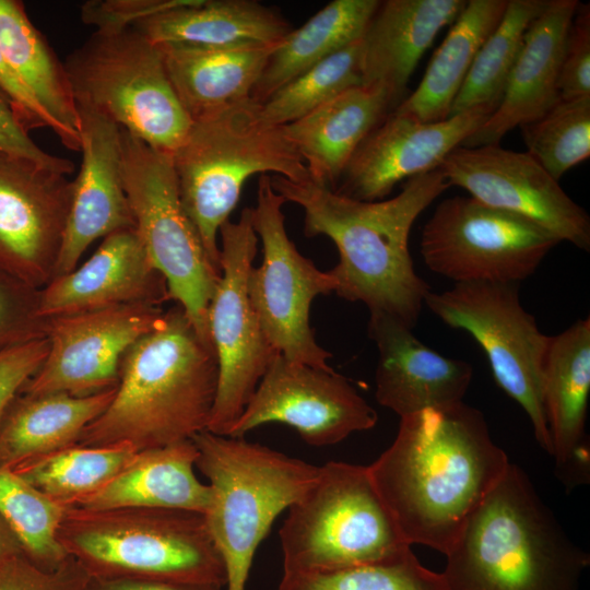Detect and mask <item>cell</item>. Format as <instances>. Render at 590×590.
<instances>
[{"mask_svg": "<svg viewBox=\"0 0 590 590\" xmlns=\"http://www.w3.org/2000/svg\"><path fill=\"white\" fill-rule=\"evenodd\" d=\"M219 380L212 342L175 304L123 355L115 396L76 445L128 444L141 451L205 430Z\"/></svg>", "mask_w": 590, "mask_h": 590, "instance_id": "3", "label": "cell"}, {"mask_svg": "<svg viewBox=\"0 0 590 590\" xmlns=\"http://www.w3.org/2000/svg\"><path fill=\"white\" fill-rule=\"evenodd\" d=\"M465 2L380 1L361 38L362 84L384 87L396 108L422 56L439 31L457 19Z\"/></svg>", "mask_w": 590, "mask_h": 590, "instance_id": "25", "label": "cell"}, {"mask_svg": "<svg viewBox=\"0 0 590 590\" xmlns=\"http://www.w3.org/2000/svg\"><path fill=\"white\" fill-rule=\"evenodd\" d=\"M378 0H334L292 30L272 50L251 98L264 102L278 88L331 55L358 42Z\"/></svg>", "mask_w": 590, "mask_h": 590, "instance_id": "33", "label": "cell"}, {"mask_svg": "<svg viewBox=\"0 0 590 590\" xmlns=\"http://www.w3.org/2000/svg\"><path fill=\"white\" fill-rule=\"evenodd\" d=\"M509 463L482 412L461 401L401 417L367 467L404 540L446 555Z\"/></svg>", "mask_w": 590, "mask_h": 590, "instance_id": "1", "label": "cell"}, {"mask_svg": "<svg viewBox=\"0 0 590 590\" xmlns=\"http://www.w3.org/2000/svg\"><path fill=\"white\" fill-rule=\"evenodd\" d=\"M88 574L68 556L60 566L45 570L24 555L0 567V590H86Z\"/></svg>", "mask_w": 590, "mask_h": 590, "instance_id": "42", "label": "cell"}, {"mask_svg": "<svg viewBox=\"0 0 590 590\" xmlns=\"http://www.w3.org/2000/svg\"><path fill=\"white\" fill-rule=\"evenodd\" d=\"M494 110L483 105L434 122L390 111L358 145L333 190L361 201L384 200L402 180L439 168Z\"/></svg>", "mask_w": 590, "mask_h": 590, "instance_id": "19", "label": "cell"}, {"mask_svg": "<svg viewBox=\"0 0 590 590\" xmlns=\"http://www.w3.org/2000/svg\"><path fill=\"white\" fill-rule=\"evenodd\" d=\"M508 0H469L434 52L424 76L392 111L422 122L447 119L477 51L498 25Z\"/></svg>", "mask_w": 590, "mask_h": 590, "instance_id": "32", "label": "cell"}, {"mask_svg": "<svg viewBox=\"0 0 590 590\" xmlns=\"http://www.w3.org/2000/svg\"><path fill=\"white\" fill-rule=\"evenodd\" d=\"M450 590H578L589 554L509 463L446 554Z\"/></svg>", "mask_w": 590, "mask_h": 590, "instance_id": "4", "label": "cell"}, {"mask_svg": "<svg viewBox=\"0 0 590 590\" xmlns=\"http://www.w3.org/2000/svg\"><path fill=\"white\" fill-rule=\"evenodd\" d=\"M559 243L527 219L456 196L437 205L420 249L430 271L455 283L518 284Z\"/></svg>", "mask_w": 590, "mask_h": 590, "instance_id": "12", "label": "cell"}, {"mask_svg": "<svg viewBox=\"0 0 590 590\" xmlns=\"http://www.w3.org/2000/svg\"><path fill=\"white\" fill-rule=\"evenodd\" d=\"M450 186L531 221L559 241L589 251L590 219L532 156L499 144L457 146L439 167Z\"/></svg>", "mask_w": 590, "mask_h": 590, "instance_id": "17", "label": "cell"}, {"mask_svg": "<svg viewBox=\"0 0 590 590\" xmlns=\"http://www.w3.org/2000/svg\"><path fill=\"white\" fill-rule=\"evenodd\" d=\"M164 276L151 262L134 228L113 233L94 253L38 292L44 320L130 304L168 302Z\"/></svg>", "mask_w": 590, "mask_h": 590, "instance_id": "21", "label": "cell"}, {"mask_svg": "<svg viewBox=\"0 0 590 590\" xmlns=\"http://www.w3.org/2000/svg\"><path fill=\"white\" fill-rule=\"evenodd\" d=\"M22 555L24 553L19 539L0 516V567Z\"/></svg>", "mask_w": 590, "mask_h": 590, "instance_id": "48", "label": "cell"}, {"mask_svg": "<svg viewBox=\"0 0 590 590\" xmlns=\"http://www.w3.org/2000/svg\"><path fill=\"white\" fill-rule=\"evenodd\" d=\"M560 99L590 96V7L579 3L566 37L559 75Z\"/></svg>", "mask_w": 590, "mask_h": 590, "instance_id": "41", "label": "cell"}, {"mask_svg": "<svg viewBox=\"0 0 590 590\" xmlns=\"http://www.w3.org/2000/svg\"><path fill=\"white\" fill-rule=\"evenodd\" d=\"M0 154L26 158L67 176L72 174L74 169L70 160L49 154L37 145L1 86Z\"/></svg>", "mask_w": 590, "mask_h": 590, "instance_id": "43", "label": "cell"}, {"mask_svg": "<svg viewBox=\"0 0 590 590\" xmlns=\"http://www.w3.org/2000/svg\"><path fill=\"white\" fill-rule=\"evenodd\" d=\"M278 590H450L411 547L378 563L319 573H283Z\"/></svg>", "mask_w": 590, "mask_h": 590, "instance_id": "39", "label": "cell"}, {"mask_svg": "<svg viewBox=\"0 0 590 590\" xmlns=\"http://www.w3.org/2000/svg\"><path fill=\"white\" fill-rule=\"evenodd\" d=\"M132 28L157 46L190 49L276 47L292 31L276 9L253 0H182Z\"/></svg>", "mask_w": 590, "mask_h": 590, "instance_id": "26", "label": "cell"}, {"mask_svg": "<svg viewBox=\"0 0 590 590\" xmlns=\"http://www.w3.org/2000/svg\"><path fill=\"white\" fill-rule=\"evenodd\" d=\"M0 86L10 97L16 113L30 131L37 128H48L58 137L59 130L57 125L14 73L1 49Z\"/></svg>", "mask_w": 590, "mask_h": 590, "instance_id": "46", "label": "cell"}, {"mask_svg": "<svg viewBox=\"0 0 590 590\" xmlns=\"http://www.w3.org/2000/svg\"><path fill=\"white\" fill-rule=\"evenodd\" d=\"M72 190L67 175L0 154V271L36 290L54 279Z\"/></svg>", "mask_w": 590, "mask_h": 590, "instance_id": "18", "label": "cell"}, {"mask_svg": "<svg viewBox=\"0 0 590 590\" xmlns=\"http://www.w3.org/2000/svg\"><path fill=\"white\" fill-rule=\"evenodd\" d=\"M122 179L134 229L168 298L211 341L208 307L221 273L212 266L180 200L172 156L120 128ZM212 342V341H211Z\"/></svg>", "mask_w": 590, "mask_h": 590, "instance_id": "10", "label": "cell"}, {"mask_svg": "<svg viewBox=\"0 0 590 590\" xmlns=\"http://www.w3.org/2000/svg\"><path fill=\"white\" fill-rule=\"evenodd\" d=\"M164 312L130 304L47 319V356L21 393L85 397L116 388L123 355Z\"/></svg>", "mask_w": 590, "mask_h": 590, "instance_id": "15", "label": "cell"}, {"mask_svg": "<svg viewBox=\"0 0 590 590\" xmlns=\"http://www.w3.org/2000/svg\"><path fill=\"white\" fill-rule=\"evenodd\" d=\"M578 4L577 0H547L526 34L498 106L462 146L499 144L509 131L538 119L559 102L560 62Z\"/></svg>", "mask_w": 590, "mask_h": 590, "instance_id": "24", "label": "cell"}, {"mask_svg": "<svg viewBox=\"0 0 590 590\" xmlns=\"http://www.w3.org/2000/svg\"><path fill=\"white\" fill-rule=\"evenodd\" d=\"M158 47L169 80L191 120L250 99L275 48Z\"/></svg>", "mask_w": 590, "mask_h": 590, "instance_id": "31", "label": "cell"}, {"mask_svg": "<svg viewBox=\"0 0 590 590\" xmlns=\"http://www.w3.org/2000/svg\"><path fill=\"white\" fill-rule=\"evenodd\" d=\"M284 573H319L382 562L411 547L368 467L329 461L288 508L280 529Z\"/></svg>", "mask_w": 590, "mask_h": 590, "instance_id": "8", "label": "cell"}, {"mask_svg": "<svg viewBox=\"0 0 590 590\" xmlns=\"http://www.w3.org/2000/svg\"><path fill=\"white\" fill-rule=\"evenodd\" d=\"M58 541L91 578L226 583L203 514L72 506L66 509Z\"/></svg>", "mask_w": 590, "mask_h": 590, "instance_id": "5", "label": "cell"}, {"mask_svg": "<svg viewBox=\"0 0 590 590\" xmlns=\"http://www.w3.org/2000/svg\"><path fill=\"white\" fill-rule=\"evenodd\" d=\"M182 0H96L81 7L85 24L96 32H118L133 27L140 21L169 9Z\"/></svg>", "mask_w": 590, "mask_h": 590, "instance_id": "45", "label": "cell"}, {"mask_svg": "<svg viewBox=\"0 0 590 590\" xmlns=\"http://www.w3.org/2000/svg\"><path fill=\"white\" fill-rule=\"evenodd\" d=\"M0 49L27 91L57 125L62 145L80 152V116L64 64L20 1L0 0Z\"/></svg>", "mask_w": 590, "mask_h": 590, "instance_id": "30", "label": "cell"}, {"mask_svg": "<svg viewBox=\"0 0 590 590\" xmlns=\"http://www.w3.org/2000/svg\"><path fill=\"white\" fill-rule=\"evenodd\" d=\"M82 162L73 181L72 200L55 276L79 266L97 239L134 228L122 179L120 127L78 106Z\"/></svg>", "mask_w": 590, "mask_h": 590, "instance_id": "20", "label": "cell"}, {"mask_svg": "<svg viewBox=\"0 0 590 590\" xmlns=\"http://www.w3.org/2000/svg\"><path fill=\"white\" fill-rule=\"evenodd\" d=\"M197 458L198 449L191 439L138 451L104 487L75 506L180 509L205 515L213 493L194 474Z\"/></svg>", "mask_w": 590, "mask_h": 590, "instance_id": "28", "label": "cell"}, {"mask_svg": "<svg viewBox=\"0 0 590 590\" xmlns=\"http://www.w3.org/2000/svg\"><path fill=\"white\" fill-rule=\"evenodd\" d=\"M217 583L180 582L149 579H99L91 578L86 590H222Z\"/></svg>", "mask_w": 590, "mask_h": 590, "instance_id": "47", "label": "cell"}, {"mask_svg": "<svg viewBox=\"0 0 590 590\" xmlns=\"http://www.w3.org/2000/svg\"><path fill=\"white\" fill-rule=\"evenodd\" d=\"M191 440L213 500L204 515L226 590H245L255 553L275 518L310 487L319 467L260 444L202 430Z\"/></svg>", "mask_w": 590, "mask_h": 590, "instance_id": "7", "label": "cell"}, {"mask_svg": "<svg viewBox=\"0 0 590 590\" xmlns=\"http://www.w3.org/2000/svg\"><path fill=\"white\" fill-rule=\"evenodd\" d=\"M66 509L14 471L0 469V516L19 539L24 556L42 569H56L68 557L58 541Z\"/></svg>", "mask_w": 590, "mask_h": 590, "instance_id": "36", "label": "cell"}, {"mask_svg": "<svg viewBox=\"0 0 590 590\" xmlns=\"http://www.w3.org/2000/svg\"><path fill=\"white\" fill-rule=\"evenodd\" d=\"M76 106L102 115L173 155L191 118L169 80L161 48L134 28L95 32L63 63Z\"/></svg>", "mask_w": 590, "mask_h": 590, "instance_id": "9", "label": "cell"}, {"mask_svg": "<svg viewBox=\"0 0 590 590\" xmlns=\"http://www.w3.org/2000/svg\"><path fill=\"white\" fill-rule=\"evenodd\" d=\"M368 335L376 343V399L400 418L426 409L463 401L473 369L422 343L398 319L371 312Z\"/></svg>", "mask_w": 590, "mask_h": 590, "instance_id": "22", "label": "cell"}, {"mask_svg": "<svg viewBox=\"0 0 590 590\" xmlns=\"http://www.w3.org/2000/svg\"><path fill=\"white\" fill-rule=\"evenodd\" d=\"M219 235L221 276L206 316L219 380L206 430L228 436L279 352L266 338L248 295L258 244L251 209L245 208L236 222H224Z\"/></svg>", "mask_w": 590, "mask_h": 590, "instance_id": "14", "label": "cell"}, {"mask_svg": "<svg viewBox=\"0 0 590 590\" xmlns=\"http://www.w3.org/2000/svg\"><path fill=\"white\" fill-rule=\"evenodd\" d=\"M273 189L304 211V234L323 235L337 246L329 270L334 293L389 315L413 329L429 285L416 273L409 237L417 216L449 187L440 168L410 178L393 198L361 201L314 181L275 175Z\"/></svg>", "mask_w": 590, "mask_h": 590, "instance_id": "2", "label": "cell"}, {"mask_svg": "<svg viewBox=\"0 0 590 590\" xmlns=\"http://www.w3.org/2000/svg\"><path fill=\"white\" fill-rule=\"evenodd\" d=\"M390 108L394 107L384 87L362 84L282 127L304 161L309 179L335 189L358 145Z\"/></svg>", "mask_w": 590, "mask_h": 590, "instance_id": "27", "label": "cell"}, {"mask_svg": "<svg viewBox=\"0 0 590 590\" xmlns=\"http://www.w3.org/2000/svg\"><path fill=\"white\" fill-rule=\"evenodd\" d=\"M172 160L184 209L220 273L219 232L247 179L272 172L296 182L309 180L283 127L263 122L252 98L193 119Z\"/></svg>", "mask_w": 590, "mask_h": 590, "instance_id": "6", "label": "cell"}, {"mask_svg": "<svg viewBox=\"0 0 590 590\" xmlns=\"http://www.w3.org/2000/svg\"><path fill=\"white\" fill-rule=\"evenodd\" d=\"M135 453L128 444L73 445L33 459L12 471L50 499L72 507L104 487Z\"/></svg>", "mask_w": 590, "mask_h": 590, "instance_id": "34", "label": "cell"}, {"mask_svg": "<svg viewBox=\"0 0 590 590\" xmlns=\"http://www.w3.org/2000/svg\"><path fill=\"white\" fill-rule=\"evenodd\" d=\"M378 415L345 377L275 355L228 437L283 423L310 446L335 445L373 428Z\"/></svg>", "mask_w": 590, "mask_h": 590, "instance_id": "16", "label": "cell"}, {"mask_svg": "<svg viewBox=\"0 0 590 590\" xmlns=\"http://www.w3.org/2000/svg\"><path fill=\"white\" fill-rule=\"evenodd\" d=\"M357 85H362L361 39L278 88L259 103V115L268 125L285 126Z\"/></svg>", "mask_w": 590, "mask_h": 590, "instance_id": "37", "label": "cell"}, {"mask_svg": "<svg viewBox=\"0 0 590 590\" xmlns=\"http://www.w3.org/2000/svg\"><path fill=\"white\" fill-rule=\"evenodd\" d=\"M546 2L547 0H508L498 25L477 51L452 103L449 117L483 105L496 109L526 34Z\"/></svg>", "mask_w": 590, "mask_h": 590, "instance_id": "35", "label": "cell"}, {"mask_svg": "<svg viewBox=\"0 0 590 590\" xmlns=\"http://www.w3.org/2000/svg\"><path fill=\"white\" fill-rule=\"evenodd\" d=\"M116 388L85 397L20 393L0 425V469L14 470L38 457L76 445L108 406Z\"/></svg>", "mask_w": 590, "mask_h": 590, "instance_id": "29", "label": "cell"}, {"mask_svg": "<svg viewBox=\"0 0 590 590\" xmlns=\"http://www.w3.org/2000/svg\"><path fill=\"white\" fill-rule=\"evenodd\" d=\"M519 128L527 153L558 181L590 156V96L559 99Z\"/></svg>", "mask_w": 590, "mask_h": 590, "instance_id": "38", "label": "cell"}, {"mask_svg": "<svg viewBox=\"0 0 590 590\" xmlns=\"http://www.w3.org/2000/svg\"><path fill=\"white\" fill-rule=\"evenodd\" d=\"M518 284L455 283L429 292L425 305L444 323L470 333L486 354L497 385L527 413L539 445L552 453L543 403L550 335L521 305Z\"/></svg>", "mask_w": 590, "mask_h": 590, "instance_id": "11", "label": "cell"}, {"mask_svg": "<svg viewBox=\"0 0 590 590\" xmlns=\"http://www.w3.org/2000/svg\"><path fill=\"white\" fill-rule=\"evenodd\" d=\"M48 353V340L38 338L0 352V425L26 382Z\"/></svg>", "mask_w": 590, "mask_h": 590, "instance_id": "44", "label": "cell"}, {"mask_svg": "<svg viewBox=\"0 0 590 590\" xmlns=\"http://www.w3.org/2000/svg\"><path fill=\"white\" fill-rule=\"evenodd\" d=\"M38 292L0 271V352L46 337Z\"/></svg>", "mask_w": 590, "mask_h": 590, "instance_id": "40", "label": "cell"}, {"mask_svg": "<svg viewBox=\"0 0 590 590\" xmlns=\"http://www.w3.org/2000/svg\"><path fill=\"white\" fill-rule=\"evenodd\" d=\"M590 394V318L579 319L550 342L543 366V403L555 472L566 488L590 480L586 435Z\"/></svg>", "mask_w": 590, "mask_h": 590, "instance_id": "23", "label": "cell"}, {"mask_svg": "<svg viewBox=\"0 0 590 590\" xmlns=\"http://www.w3.org/2000/svg\"><path fill=\"white\" fill-rule=\"evenodd\" d=\"M285 199L271 177L258 180L252 227L262 244V262L251 269L248 295L270 344L286 359L330 370L331 353L320 346L309 323L312 300L335 291L329 271L319 270L288 238L282 205Z\"/></svg>", "mask_w": 590, "mask_h": 590, "instance_id": "13", "label": "cell"}]
</instances>
